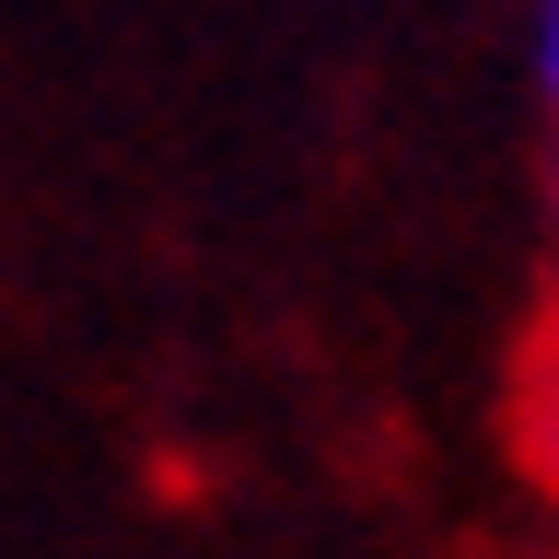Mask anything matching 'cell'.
<instances>
[{
  "label": "cell",
  "mask_w": 559,
  "mask_h": 559,
  "mask_svg": "<svg viewBox=\"0 0 559 559\" xmlns=\"http://www.w3.org/2000/svg\"><path fill=\"white\" fill-rule=\"evenodd\" d=\"M536 105L559 117V0H536Z\"/></svg>",
  "instance_id": "6da1fadb"
}]
</instances>
